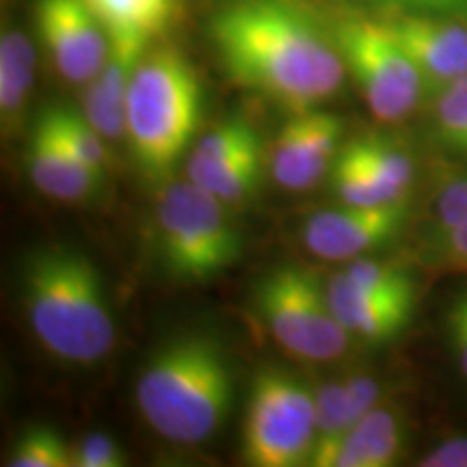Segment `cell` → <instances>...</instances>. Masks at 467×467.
Returning a JSON list of instances; mask_svg holds the SVG:
<instances>
[{
    "label": "cell",
    "mask_w": 467,
    "mask_h": 467,
    "mask_svg": "<svg viewBox=\"0 0 467 467\" xmlns=\"http://www.w3.org/2000/svg\"><path fill=\"white\" fill-rule=\"evenodd\" d=\"M22 299L35 337L67 364L107 358L117 331L98 268L66 244L33 251L22 266Z\"/></svg>",
    "instance_id": "2"
},
{
    "label": "cell",
    "mask_w": 467,
    "mask_h": 467,
    "mask_svg": "<svg viewBox=\"0 0 467 467\" xmlns=\"http://www.w3.org/2000/svg\"><path fill=\"white\" fill-rule=\"evenodd\" d=\"M435 134L448 150L467 156V76L435 96Z\"/></svg>",
    "instance_id": "23"
},
{
    "label": "cell",
    "mask_w": 467,
    "mask_h": 467,
    "mask_svg": "<svg viewBox=\"0 0 467 467\" xmlns=\"http://www.w3.org/2000/svg\"><path fill=\"white\" fill-rule=\"evenodd\" d=\"M314 402H317V437H314L312 451H317L320 446L340 440L355 422L342 381H327L314 388Z\"/></svg>",
    "instance_id": "26"
},
{
    "label": "cell",
    "mask_w": 467,
    "mask_h": 467,
    "mask_svg": "<svg viewBox=\"0 0 467 467\" xmlns=\"http://www.w3.org/2000/svg\"><path fill=\"white\" fill-rule=\"evenodd\" d=\"M46 113H48L52 124H55L58 134L66 139L69 148L87 165L104 171V167H107V145H104V141L107 139L85 119L83 110L78 113V110L63 107V104H52V107H46Z\"/></svg>",
    "instance_id": "22"
},
{
    "label": "cell",
    "mask_w": 467,
    "mask_h": 467,
    "mask_svg": "<svg viewBox=\"0 0 467 467\" xmlns=\"http://www.w3.org/2000/svg\"><path fill=\"white\" fill-rule=\"evenodd\" d=\"M26 167L33 184L57 202H83L102 184L104 171L87 165L58 134L46 109L28 137Z\"/></svg>",
    "instance_id": "14"
},
{
    "label": "cell",
    "mask_w": 467,
    "mask_h": 467,
    "mask_svg": "<svg viewBox=\"0 0 467 467\" xmlns=\"http://www.w3.org/2000/svg\"><path fill=\"white\" fill-rule=\"evenodd\" d=\"M232 392L223 347L210 336L182 334L148 359L137 381V405L161 437L178 446H197L225 422Z\"/></svg>",
    "instance_id": "3"
},
{
    "label": "cell",
    "mask_w": 467,
    "mask_h": 467,
    "mask_svg": "<svg viewBox=\"0 0 467 467\" xmlns=\"http://www.w3.org/2000/svg\"><path fill=\"white\" fill-rule=\"evenodd\" d=\"M344 275L350 282H355L361 288L375 292V295L394 296V299L413 301L416 299V285L409 277L405 268L389 265V262L370 260V258H355L344 268Z\"/></svg>",
    "instance_id": "25"
},
{
    "label": "cell",
    "mask_w": 467,
    "mask_h": 467,
    "mask_svg": "<svg viewBox=\"0 0 467 467\" xmlns=\"http://www.w3.org/2000/svg\"><path fill=\"white\" fill-rule=\"evenodd\" d=\"M340 137L342 119L334 113L320 107L292 113L273 143L275 182L288 191L312 189L334 165Z\"/></svg>",
    "instance_id": "13"
},
{
    "label": "cell",
    "mask_w": 467,
    "mask_h": 467,
    "mask_svg": "<svg viewBox=\"0 0 467 467\" xmlns=\"http://www.w3.org/2000/svg\"><path fill=\"white\" fill-rule=\"evenodd\" d=\"M407 202L385 206H348L320 210L306 223L303 241L325 260H355L366 251L383 247L402 230Z\"/></svg>",
    "instance_id": "12"
},
{
    "label": "cell",
    "mask_w": 467,
    "mask_h": 467,
    "mask_svg": "<svg viewBox=\"0 0 467 467\" xmlns=\"http://www.w3.org/2000/svg\"><path fill=\"white\" fill-rule=\"evenodd\" d=\"M424 467H467V437L441 441L420 461Z\"/></svg>",
    "instance_id": "32"
},
{
    "label": "cell",
    "mask_w": 467,
    "mask_h": 467,
    "mask_svg": "<svg viewBox=\"0 0 467 467\" xmlns=\"http://www.w3.org/2000/svg\"><path fill=\"white\" fill-rule=\"evenodd\" d=\"M210 39L234 83L290 115L318 109L347 76L331 28L296 0H236L210 20Z\"/></svg>",
    "instance_id": "1"
},
{
    "label": "cell",
    "mask_w": 467,
    "mask_h": 467,
    "mask_svg": "<svg viewBox=\"0 0 467 467\" xmlns=\"http://www.w3.org/2000/svg\"><path fill=\"white\" fill-rule=\"evenodd\" d=\"M151 39L137 33H109V52L104 66L89 85L104 102L126 115L128 89L141 66Z\"/></svg>",
    "instance_id": "18"
},
{
    "label": "cell",
    "mask_w": 467,
    "mask_h": 467,
    "mask_svg": "<svg viewBox=\"0 0 467 467\" xmlns=\"http://www.w3.org/2000/svg\"><path fill=\"white\" fill-rule=\"evenodd\" d=\"M435 254L443 265L467 268V221L441 236H435Z\"/></svg>",
    "instance_id": "31"
},
{
    "label": "cell",
    "mask_w": 467,
    "mask_h": 467,
    "mask_svg": "<svg viewBox=\"0 0 467 467\" xmlns=\"http://www.w3.org/2000/svg\"><path fill=\"white\" fill-rule=\"evenodd\" d=\"M33 42L17 28H5L0 37V117L3 130L14 132L35 80Z\"/></svg>",
    "instance_id": "17"
},
{
    "label": "cell",
    "mask_w": 467,
    "mask_h": 467,
    "mask_svg": "<svg viewBox=\"0 0 467 467\" xmlns=\"http://www.w3.org/2000/svg\"><path fill=\"white\" fill-rule=\"evenodd\" d=\"M200 76L173 46L145 52L126 100V134L134 161L151 180L178 165L202 119Z\"/></svg>",
    "instance_id": "4"
},
{
    "label": "cell",
    "mask_w": 467,
    "mask_h": 467,
    "mask_svg": "<svg viewBox=\"0 0 467 467\" xmlns=\"http://www.w3.org/2000/svg\"><path fill=\"white\" fill-rule=\"evenodd\" d=\"M405 431L396 411L372 407L337 441L309 454L312 467H388L400 457Z\"/></svg>",
    "instance_id": "15"
},
{
    "label": "cell",
    "mask_w": 467,
    "mask_h": 467,
    "mask_svg": "<svg viewBox=\"0 0 467 467\" xmlns=\"http://www.w3.org/2000/svg\"><path fill=\"white\" fill-rule=\"evenodd\" d=\"M124 463V451L107 433L85 435L72 452V465L76 467H119Z\"/></svg>",
    "instance_id": "27"
},
{
    "label": "cell",
    "mask_w": 467,
    "mask_h": 467,
    "mask_svg": "<svg viewBox=\"0 0 467 467\" xmlns=\"http://www.w3.org/2000/svg\"><path fill=\"white\" fill-rule=\"evenodd\" d=\"M329 180L336 195L348 206H385V203L405 202L379 184L375 175L355 159L347 145L337 151L334 165L329 169Z\"/></svg>",
    "instance_id": "21"
},
{
    "label": "cell",
    "mask_w": 467,
    "mask_h": 467,
    "mask_svg": "<svg viewBox=\"0 0 467 467\" xmlns=\"http://www.w3.org/2000/svg\"><path fill=\"white\" fill-rule=\"evenodd\" d=\"M448 336L461 372L467 379V292L454 301L448 312Z\"/></svg>",
    "instance_id": "30"
},
{
    "label": "cell",
    "mask_w": 467,
    "mask_h": 467,
    "mask_svg": "<svg viewBox=\"0 0 467 467\" xmlns=\"http://www.w3.org/2000/svg\"><path fill=\"white\" fill-rule=\"evenodd\" d=\"M467 221V175L454 180L451 186L441 191L435 203V234L433 236H441V234L451 232Z\"/></svg>",
    "instance_id": "28"
},
{
    "label": "cell",
    "mask_w": 467,
    "mask_h": 467,
    "mask_svg": "<svg viewBox=\"0 0 467 467\" xmlns=\"http://www.w3.org/2000/svg\"><path fill=\"white\" fill-rule=\"evenodd\" d=\"M11 467H67L72 465V452L63 437L50 426L37 424L26 429L16 441L9 454Z\"/></svg>",
    "instance_id": "24"
},
{
    "label": "cell",
    "mask_w": 467,
    "mask_h": 467,
    "mask_svg": "<svg viewBox=\"0 0 467 467\" xmlns=\"http://www.w3.org/2000/svg\"><path fill=\"white\" fill-rule=\"evenodd\" d=\"M327 295L331 309L350 337L364 342H383L400 334L413 312V301L375 295L350 282L344 271L327 279Z\"/></svg>",
    "instance_id": "16"
},
{
    "label": "cell",
    "mask_w": 467,
    "mask_h": 467,
    "mask_svg": "<svg viewBox=\"0 0 467 467\" xmlns=\"http://www.w3.org/2000/svg\"><path fill=\"white\" fill-rule=\"evenodd\" d=\"M347 148L375 175L379 184L399 200H407V191L413 182V161L402 145L385 137H364L348 141Z\"/></svg>",
    "instance_id": "20"
},
{
    "label": "cell",
    "mask_w": 467,
    "mask_h": 467,
    "mask_svg": "<svg viewBox=\"0 0 467 467\" xmlns=\"http://www.w3.org/2000/svg\"><path fill=\"white\" fill-rule=\"evenodd\" d=\"M260 173V134L243 117H230L203 134L186 162L191 182L223 203L247 200L258 189Z\"/></svg>",
    "instance_id": "9"
},
{
    "label": "cell",
    "mask_w": 467,
    "mask_h": 467,
    "mask_svg": "<svg viewBox=\"0 0 467 467\" xmlns=\"http://www.w3.org/2000/svg\"><path fill=\"white\" fill-rule=\"evenodd\" d=\"M344 389H347V400L350 416H353V422L364 416V413L370 411L372 407H377L379 394H381V385L377 383V379L368 375H348L342 379Z\"/></svg>",
    "instance_id": "29"
},
{
    "label": "cell",
    "mask_w": 467,
    "mask_h": 467,
    "mask_svg": "<svg viewBox=\"0 0 467 467\" xmlns=\"http://www.w3.org/2000/svg\"><path fill=\"white\" fill-rule=\"evenodd\" d=\"M35 22L63 78L78 85L96 78L109 52V31L85 0H37Z\"/></svg>",
    "instance_id": "10"
},
{
    "label": "cell",
    "mask_w": 467,
    "mask_h": 467,
    "mask_svg": "<svg viewBox=\"0 0 467 467\" xmlns=\"http://www.w3.org/2000/svg\"><path fill=\"white\" fill-rule=\"evenodd\" d=\"M161 258L173 277L206 282L241 258V234L234 230L225 203L191 180L171 184L156 208Z\"/></svg>",
    "instance_id": "5"
},
{
    "label": "cell",
    "mask_w": 467,
    "mask_h": 467,
    "mask_svg": "<svg viewBox=\"0 0 467 467\" xmlns=\"http://www.w3.org/2000/svg\"><path fill=\"white\" fill-rule=\"evenodd\" d=\"M109 33L154 39L171 26L180 0H85Z\"/></svg>",
    "instance_id": "19"
},
{
    "label": "cell",
    "mask_w": 467,
    "mask_h": 467,
    "mask_svg": "<svg viewBox=\"0 0 467 467\" xmlns=\"http://www.w3.org/2000/svg\"><path fill=\"white\" fill-rule=\"evenodd\" d=\"M385 3L409 11H426V14H443V11L467 7V0H385Z\"/></svg>",
    "instance_id": "33"
},
{
    "label": "cell",
    "mask_w": 467,
    "mask_h": 467,
    "mask_svg": "<svg viewBox=\"0 0 467 467\" xmlns=\"http://www.w3.org/2000/svg\"><path fill=\"white\" fill-rule=\"evenodd\" d=\"M413 66L418 67L426 96H437L467 76V28L426 11H396L383 16Z\"/></svg>",
    "instance_id": "11"
},
{
    "label": "cell",
    "mask_w": 467,
    "mask_h": 467,
    "mask_svg": "<svg viewBox=\"0 0 467 467\" xmlns=\"http://www.w3.org/2000/svg\"><path fill=\"white\" fill-rule=\"evenodd\" d=\"M317 437L314 389L279 366L260 368L243 422V457L254 467L307 463Z\"/></svg>",
    "instance_id": "7"
},
{
    "label": "cell",
    "mask_w": 467,
    "mask_h": 467,
    "mask_svg": "<svg viewBox=\"0 0 467 467\" xmlns=\"http://www.w3.org/2000/svg\"><path fill=\"white\" fill-rule=\"evenodd\" d=\"M254 303L275 342L295 358L334 361L347 353L350 334L331 309L327 282L309 268H273L255 285Z\"/></svg>",
    "instance_id": "6"
},
{
    "label": "cell",
    "mask_w": 467,
    "mask_h": 467,
    "mask_svg": "<svg viewBox=\"0 0 467 467\" xmlns=\"http://www.w3.org/2000/svg\"><path fill=\"white\" fill-rule=\"evenodd\" d=\"M331 33L370 113L383 124L407 119L426 89L418 67L381 17L344 16L331 25Z\"/></svg>",
    "instance_id": "8"
}]
</instances>
